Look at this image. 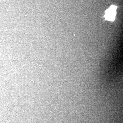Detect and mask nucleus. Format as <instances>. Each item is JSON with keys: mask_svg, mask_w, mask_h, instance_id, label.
<instances>
[{"mask_svg": "<svg viewBox=\"0 0 123 123\" xmlns=\"http://www.w3.org/2000/svg\"><path fill=\"white\" fill-rule=\"evenodd\" d=\"M117 7L115 6H112L106 11L105 18L106 20L109 21H113L115 20L116 15Z\"/></svg>", "mask_w": 123, "mask_h": 123, "instance_id": "1", "label": "nucleus"}]
</instances>
